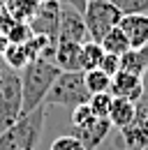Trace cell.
Instances as JSON below:
<instances>
[{
    "instance_id": "cell-1",
    "label": "cell",
    "mask_w": 148,
    "mask_h": 150,
    "mask_svg": "<svg viewBox=\"0 0 148 150\" xmlns=\"http://www.w3.org/2000/svg\"><path fill=\"white\" fill-rule=\"evenodd\" d=\"M58 74H60V69L51 60H44V58L30 60L21 69L18 76H21V93H23V109H21L23 115L44 104V97L51 90Z\"/></svg>"
},
{
    "instance_id": "cell-2",
    "label": "cell",
    "mask_w": 148,
    "mask_h": 150,
    "mask_svg": "<svg viewBox=\"0 0 148 150\" xmlns=\"http://www.w3.org/2000/svg\"><path fill=\"white\" fill-rule=\"evenodd\" d=\"M46 106H37L35 111L21 115L12 127L0 134V150H37V143L44 132Z\"/></svg>"
},
{
    "instance_id": "cell-3",
    "label": "cell",
    "mask_w": 148,
    "mask_h": 150,
    "mask_svg": "<svg viewBox=\"0 0 148 150\" xmlns=\"http://www.w3.org/2000/svg\"><path fill=\"white\" fill-rule=\"evenodd\" d=\"M88 99H90V93L86 88L83 72H60L51 86V90L44 97V106L76 109L81 104H88Z\"/></svg>"
},
{
    "instance_id": "cell-4",
    "label": "cell",
    "mask_w": 148,
    "mask_h": 150,
    "mask_svg": "<svg viewBox=\"0 0 148 150\" xmlns=\"http://www.w3.org/2000/svg\"><path fill=\"white\" fill-rule=\"evenodd\" d=\"M23 93H21V76L16 69L0 65V134L12 127L23 115Z\"/></svg>"
},
{
    "instance_id": "cell-5",
    "label": "cell",
    "mask_w": 148,
    "mask_h": 150,
    "mask_svg": "<svg viewBox=\"0 0 148 150\" xmlns=\"http://www.w3.org/2000/svg\"><path fill=\"white\" fill-rule=\"evenodd\" d=\"M123 19V14L116 9L111 0H88L83 9V21L88 28V35L92 42H100L109 30H113Z\"/></svg>"
},
{
    "instance_id": "cell-6",
    "label": "cell",
    "mask_w": 148,
    "mask_h": 150,
    "mask_svg": "<svg viewBox=\"0 0 148 150\" xmlns=\"http://www.w3.org/2000/svg\"><path fill=\"white\" fill-rule=\"evenodd\" d=\"M58 42H76V44H86L90 42L88 28L83 14L79 9H74L70 5L60 2V23H58Z\"/></svg>"
},
{
    "instance_id": "cell-7",
    "label": "cell",
    "mask_w": 148,
    "mask_h": 150,
    "mask_svg": "<svg viewBox=\"0 0 148 150\" xmlns=\"http://www.w3.org/2000/svg\"><path fill=\"white\" fill-rule=\"evenodd\" d=\"M30 28L35 35H44L58 42V23H60V0H42L37 12L30 16Z\"/></svg>"
},
{
    "instance_id": "cell-8",
    "label": "cell",
    "mask_w": 148,
    "mask_h": 150,
    "mask_svg": "<svg viewBox=\"0 0 148 150\" xmlns=\"http://www.w3.org/2000/svg\"><path fill=\"white\" fill-rule=\"evenodd\" d=\"M120 132V139L125 143V150H144L148 146V113L146 106L139 104L134 120L130 122L127 127H123Z\"/></svg>"
},
{
    "instance_id": "cell-9",
    "label": "cell",
    "mask_w": 148,
    "mask_h": 150,
    "mask_svg": "<svg viewBox=\"0 0 148 150\" xmlns=\"http://www.w3.org/2000/svg\"><path fill=\"white\" fill-rule=\"evenodd\" d=\"M113 97H123L130 102H141L144 95V76L137 74H127V72H118L111 79V90Z\"/></svg>"
},
{
    "instance_id": "cell-10",
    "label": "cell",
    "mask_w": 148,
    "mask_h": 150,
    "mask_svg": "<svg viewBox=\"0 0 148 150\" xmlns=\"http://www.w3.org/2000/svg\"><path fill=\"white\" fill-rule=\"evenodd\" d=\"M118 28L125 33L132 49H141L148 42V14H127L120 19Z\"/></svg>"
},
{
    "instance_id": "cell-11",
    "label": "cell",
    "mask_w": 148,
    "mask_h": 150,
    "mask_svg": "<svg viewBox=\"0 0 148 150\" xmlns=\"http://www.w3.org/2000/svg\"><path fill=\"white\" fill-rule=\"evenodd\" d=\"M53 65L60 72H81V44H76V42H56Z\"/></svg>"
},
{
    "instance_id": "cell-12",
    "label": "cell",
    "mask_w": 148,
    "mask_h": 150,
    "mask_svg": "<svg viewBox=\"0 0 148 150\" xmlns=\"http://www.w3.org/2000/svg\"><path fill=\"white\" fill-rule=\"evenodd\" d=\"M76 134V139L83 143V148L86 150H97L100 148V143L109 136L111 132V122L107 118H95L90 125H86V127H79V129H74Z\"/></svg>"
},
{
    "instance_id": "cell-13",
    "label": "cell",
    "mask_w": 148,
    "mask_h": 150,
    "mask_svg": "<svg viewBox=\"0 0 148 150\" xmlns=\"http://www.w3.org/2000/svg\"><path fill=\"white\" fill-rule=\"evenodd\" d=\"M137 109H139V102H130V99H123V97H113L107 120L111 122V127L123 129V127H127L130 122L134 120Z\"/></svg>"
},
{
    "instance_id": "cell-14",
    "label": "cell",
    "mask_w": 148,
    "mask_h": 150,
    "mask_svg": "<svg viewBox=\"0 0 148 150\" xmlns=\"http://www.w3.org/2000/svg\"><path fill=\"white\" fill-rule=\"evenodd\" d=\"M100 44H102V49H104V53H113V56H123V53H127L130 49V42L125 37V33L116 25L113 30H109L104 37L100 39Z\"/></svg>"
},
{
    "instance_id": "cell-15",
    "label": "cell",
    "mask_w": 148,
    "mask_h": 150,
    "mask_svg": "<svg viewBox=\"0 0 148 150\" xmlns=\"http://www.w3.org/2000/svg\"><path fill=\"white\" fill-rule=\"evenodd\" d=\"M104 58V49L100 42H86L81 44V72H90V69H97L100 62Z\"/></svg>"
},
{
    "instance_id": "cell-16",
    "label": "cell",
    "mask_w": 148,
    "mask_h": 150,
    "mask_svg": "<svg viewBox=\"0 0 148 150\" xmlns=\"http://www.w3.org/2000/svg\"><path fill=\"white\" fill-rule=\"evenodd\" d=\"M2 62H5L7 67H12V69L21 72V69L30 62V56H28L26 44H9L7 51H5V56H2Z\"/></svg>"
},
{
    "instance_id": "cell-17",
    "label": "cell",
    "mask_w": 148,
    "mask_h": 150,
    "mask_svg": "<svg viewBox=\"0 0 148 150\" xmlns=\"http://www.w3.org/2000/svg\"><path fill=\"white\" fill-rule=\"evenodd\" d=\"M86 76V88L90 95H97V93H109L111 90V76L104 74L100 67L97 69H90V72H83Z\"/></svg>"
},
{
    "instance_id": "cell-18",
    "label": "cell",
    "mask_w": 148,
    "mask_h": 150,
    "mask_svg": "<svg viewBox=\"0 0 148 150\" xmlns=\"http://www.w3.org/2000/svg\"><path fill=\"white\" fill-rule=\"evenodd\" d=\"M120 72H127V74H137V76H144L148 72L144 60L139 58V51L137 49H130L127 53L120 56Z\"/></svg>"
},
{
    "instance_id": "cell-19",
    "label": "cell",
    "mask_w": 148,
    "mask_h": 150,
    "mask_svg": "<svg viewBox=\"0 0 148 150\" xmlns=\"http://www.w3.org/2000/svg\"><path fill=\"white\" fill-rule=\"evenodd\" d=\"M33 37H35V33H33V28H30L28 21H16V23L7 30L9 44H26V42H30Z\"/></svg>"
},
{
    "instance_id": "cell-20",
    "label": "cell",
    "mask_w": 148,
    "mask_h": 150,
    "mask_svg": "<svg viewBox=\"0 0 148 150\" xmlns=\"http://www.w3.org/2000/svg\"><path fill=\"white\" fill-rule=\"evenodd\" d=\"M111 102H113V95L111 93H97V95H90L88 106H90V111L97 118H107L109 109H111Z\"/></svg>"
},
{
    "instance_id": "cell-21",
    "label": "cell",
    "mask_w": 148,
    "mask_h": 150,
    "mask_svg": "<svg viewBox=\"0 0 148 150\" xmlns=\"http://www.w3.org/2000/svg\"><path fill=\"white\" fill-rule=\"evenodd\" d=\"M116 9L127 16V14H148V0H111Z\"/></svg>"
},
{
    "instance_id": "cell-22",
    "label": "cell",
    "mask_w": 148,
    "mask_h": 150,
    "mask_svg": "<svg viewBox=\"0 0 148 150\" xmlns=\"http://www.w3.org/2000/svg\"><path fill=\"white\" fill-rule=\"evenodd\" d=\"M95 118H97V115L90 111V106H88V104H81V106L72 109V125H74V129H79V127H86V125H90Z\"/></svg>"
},
{
    "instance_id": "cell-23",
    "label": "cell",
    "mask_w": 148,
    "mask_h": 150,
    "mask_svg": "<svg viewBox=\"0 0 148 150\" xmlns=\"http://www.w3.org/2000/svg\"><path fill=\"white\" fill-rule=\"evenodd\" d=\"M49 150H86L76 136H58Z\"/></svg>"
},
{
    "instance_id": "cell-24",
    "label": "cell",
    "mask_w": 148,
    "mask_h": 150,
    "mask_svg": "<svg viewBox=\"0 0 148 150\" xmlns=\"http://www.w3.org/2000/svg\"><path fill=\"white\" fill-rule=\"evenodd\" d=\"M100 69L104 74H109L111 79L120 72V56H113V53H104L102 62H100Z\"/></svg>"
},
{
    "instance_id": "cell-25",
    "label": "cell",
    "mask_w": 148,
    "mask_h": 150,
    "mask_svg": "<svg viewBox=\"0 0 148 150\" xmlns=\"http://www.w3.org/2000/svg\"><path fill=\"white\" fill-rule=\"evenodd\" d=\"M16 23V19L12 16V12L7 9V5H0V33L7 35V30Z\"/></svg>"
},
{
    "instance_id": "cell-26",
    "label": "cell",
    "mask_w": 148,
    "mask_h": 150,
    "mask_svg": "<svg viewBox=\"0 0 148 150\" xmlns=\"http://www.w3.org/2000/svg\"><path fill=\"white\" fill-rule=\"evenodd\" d=\"M137 51H139V58L144 60V65H146V69H148V42L141 46V49H137Z\"/></svg>"
},
{
    "instance_id": "cell-27",
    "label": "cell",
    "mask_w": 148,
    "mask_h": 150,
    "mask_svg": "<svg viewBox=\"0 0 148 150\" xmlns=\"http://www.w3.org/2000/svg\"><path fill=\"white\" fill-rule=\"evenodd\" d=\"M7 46H9V39H7V35H2V33H0V58L5 56Z\"/></svg>"
},
{
    "instance_id": "cell-28",
    "label": "cell",
    "mask_w": 148,
    "mask_h": 150,
    "mask_svg": "<svg viewBox=\"0 0 148 150\" xmlns=\"http://www.w3.org/2000/svg\"><path fill=\"white\" fill-rule=\"evenodd\" d=\"M7 2H9V0H0V5H7Z\"/></svg>"
},
{
    "instance_id": "cell-29",
    "label": "cell",
    "mask_w": 148,
    "mask_h": 150,
    "mask_svg": "<svg viewBox=\"0 0 148 150\" xmlns=\"http://www.w3.org/2000/svg\"><path fill=\"white\" fill-rule=\"evenodd\" d=\"M146 113H148V104H146Z\"/></svg>"
},
{
    "instance_id": "cell-30",
    "label": "cell",
    "mask_w": 148,
    "mask_h": 150,
    "mask_svg": "<svg viewBox=\"0 0 148 150\" xmlns=\"http://www.w3.org/2000/svg\"><path fill=\"white\" fill-rule=\"evenodd\" d=\"M144 150H148V146H146V148H144Z\"/></svg>"
}]
</instances>
